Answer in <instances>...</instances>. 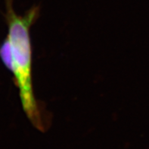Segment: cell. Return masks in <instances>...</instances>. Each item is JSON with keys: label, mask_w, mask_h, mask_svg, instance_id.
Returning a JSON list of instances; mask_svg holds the SVG:
<instances>
[{"label": "cell", "mask_w": 149, "mask_h": 149, "mask_svg": "<svg viewBox=\"0 0 149 149\" xmlns=\"http://www.w3.org/2000/svg\"><path fill=\"white\" fill-rule=\"evenodd\" d=\"M6 9L8 33L0 44V59L13 76L24 114L35 128L45 132L50 119L34 93L30 38V28L40 16V6H33L24 15H18L12 0H6Z\"/></svg>", "instance_id": "6da1fadb"}]
</instances>
